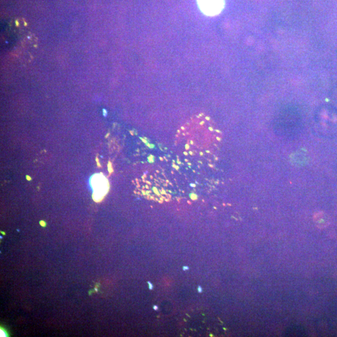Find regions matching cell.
<instances>
[{"label":"cell","instance_id":"6da1fadb","mask_svg":"<svg viewBox=\"0 0 337 337\" xmlns=\"http://www.w3.org/2000/svg\"><path fill=\"white\" fill-rule=\"evenodd\" d=\"M91 184L93 189V199L95 201L101 200L107 194L109 184L106 178L102 174H95L92 177Z\"/></svg>","mask_w":337,"mask_h":337},{"label":"cell","instance_id":"7a4b0ae2","mask_svg":"<svg viewBox=\"0 0 337 337\" xmlns=\"http://www.w3.org/2000/svg\"><path fill=\"white\" fill-rule=\"evenodd\" d=\"M200 10L208 16L219 14L224 7V0H197Z\"/></svg>","mask_w":337,"mask_h":337},{"label":"cell","instance_id":"277c9868","mask_svg":"<svg viewBox=\"0 0 337 337\" xmlns=\"http://www.w3.org/2000/svg\"><path fill=\"white\" fill-rule=\"evenodd\" d=\"M199 292H202V289L200 288V287H199Z\"/></svg>","mask_w":337,"mask_h":337},{"label":"cell","instance_id":"3957f363","mask_svg":"<svg viewBox=\"0 0 337 337\" xmlns=\"http://www.w3.org/2000/svg\"><path fill=\"white\" fill-rule=\"evenodd\" d=\"M7 333L5 332L4 330H2V329H1V336H7Z\"/></svg>","mask_w":337,"mask_h":337}]
</instances>
